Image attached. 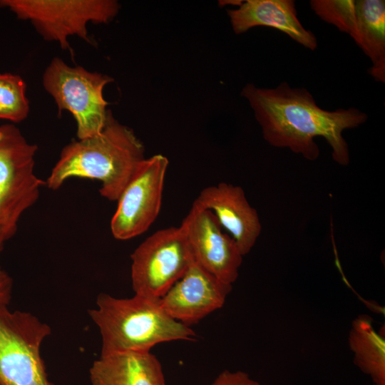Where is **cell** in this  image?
Returning <instances> with one entry per match:
<instances>
[{
  "label": "cell",
  "instance_id": "1",
  "mask_svg": "<svg viewBox=\"0 0 385 385\" xmlns=\"http://www.w3.org/2000/svg\"><path fill=\"white\" fill-rule=\"evenodd\" d=\"M241 95L253 109L270 145L289 148L309 160L318 158L319 148L314 139L322 137L332 148L333 160L341 165H349V148L343 132L359 127L368 118L355 108L324 110L306 88H292L287 82L274 88L248 83Z\"/></svg>",
  "mask_w": 385,
  "mask_h": 385
},
{
  "label": "cell",
  "instance_id": "2",
  "mask_svg": "<svg viewBox=\"0 0 385 385\" xmlns=\"http://www.w3.org/2000/svg\"><path fill=\"white\" fill-rule=\"evenodd\" d=\"M145 159L141 141L108 111L98 134L73 140L62 149L46 185L58 190L71 178L96 180L101 183L100 194L117 201Z\"/></svg>",
  "mask_w": 385,
  "mask_h": 385
},
{
  "label": "cell",
  "instance_id": "3",
  "mask_svg": "<svg viewBox=\"0 0 385 385\" xmlns=\"http://www.w3.org/2000/svg\"><path fill=\"white\" fill-rule=\"evenodd\" d=\"M88 314L101 337V354L147 352L160 343L197 339L193 329L168 315L159 300L138 294L118 298L101 293Z\"/></svg>",
  "mask_w": 385,
  "mask_h": 385
},
{
  "label": "cell",
  "instance_id": "4",
  "mask_svg": "<svg viewBox=\"0 0 385 385\" xmlns=\"http://www.w3.org/2000/svg\"><path fill=\"white\" fill-rule=\"evenodd\" d=\"M113 81L107 75L89 71L82 66H70L57 57L46 68L42 80L59 114L66 110L74 118L77 139L96 135L104 128L108 111L103 91Z\"/></svg>",
  "mask_w": 385,
  "mask_h": 385
},
{
  "label": "cell",
  "instance_id": "5",
  "mask_svg": "<svg viewBox=\"0 0 385 385\" xmlns=\"http://www.w3.org/2000/svg\"><path fill=\"white\" fill-rule=\"evenodd\" d=\"M51 332L33 314L0 307V385H53L41 355Z\"/></svg>",
  "mask_w": 385,
  "mask_h": 385
},
{
  "label": "cell",
  "instance_id": "6",
  "mask_svg": "<svg viewBox=\"0 0 385 385\" xmlns=\"http://www.w3.org/2000/svg\"><path fill=\"white\" fill-rule=\"evenodd\" d=\"M0 7L8 8L19 19L31 21L45 40L55 41L71 53L69 36L76 35L91 43L88 22L108 23L120 8L112 0H0Z\"/></svg>",
  "mask_w": 385,
  "mask_h": 385
},
{
  "label": "cell",
  "instance_id": "7",
  "mask_svg": "<svg viewBox=\"0 0 385 385\" xmlns=\"http://www.w3.org/2000/svg\"><path fill=\"white\" fill-rule=\"evenodd\" d=\"M37 149L14 124L0 125V227L16 231L46 185L34 172Z\"/></svg>",
  "mask_w": 385,
  "mask_h": 385
},
{
  "label": "cell",
  "instance_id": "8",
  "mask_svg": "<svg viewBox=\"0 0 385 385\" xmlns=\"http://www.w3.org/2000/svg\"><path fill=\"white\" fill-rule=\"evenodd\" d=\"M135 294L160 300L188 269L193 256L183 227L156 231L130 255Z\"/></svg>",
  "mask_w": 385,
  "mask_h": 385
},
{
  "label": "cell",
  "instance_id": "9",
  "mask_svg": "<svg viewBox=\"0 0 385 385\" xmlns=\"http://www.w3.org/2000/svg\"><path fill=\"white\" fill-rule=\"evenodd\" d=\"M168 158L160 154L142 162L118 199L111 220V231L118 240L143 234L159 215Z\"/></svg>",
  "mask_w": 385,
  "mask_h": 385
},
{
  "label": "cell",
  "instance_id": "10",
  "mask_svg": "<svg viewBox=\"0 0 385 385\" xmlns=\"http://www.w3.org/2000/svg\"><path fill=\"white\" fill-rule=\"evenodd\" d=\"M180 226L194 260L218 279L232 285L243 256L233 238L222 231L215 215L194 201Z\"/></svg>",
  "mask_w": 385,
  "mask_h": 385
},
{
  "label": "cell",
  "instance_id": "11",
  "mask_svg": "<svg viewBox=\"0 0 385 385\" xmlns=\"http://www.w3.org/2000/svg\"><path fill=\"white\" fill-rule=\"evenodd\" d=\"M232 289L202 267L193 258L188 269L160 299L175 320L190 327L222 308Z\"/></svg>",
  "mask_w": 385,
  "mask_h": 385
},
{
  "label": "cell",
  "instance_id": "12",
  "mask_svg": "<svg viewBox=\"0 0 385 385\" xmlns=\"http://www.w3.org/2000/svg\"><path fill=\"white\" fill-rule=\"evenodd\" d=\"M195 201L215 215L243 257L251 251L262 225L257 210L250 205L241 187L227 183L207 186Z\"/></svg>",
  "mask_w": 385,
  "mask_h": 385
},
{
  "label": "cell",
  "instance_id": "13",
  "mask_svg": "<svg viewBox=\"0 0 385 385\" xmlns=\"http://www.w3.org/2000/svg\"><path fill=\"white\" fill-rule=\"evenodd\" d=\"M227 14L237 34L255 26H268L284 33L312 51L317 47L315 35L299 21L293 0H247L238 9L228 10Z\"/></svg>",
  "mask_w": 385,
  "mask_h": 385
},
{
  "label": "cell",
  "instance_id": "14",
  "mask_svg": "<svg viewBox=\"0 0 385 385\" xmlns=\"http://www.w3.org/2000/svg\"><path fill=\"white\" fill-rule=\"evenodd\" d=\"M89 376L91 385H166L162 365L150 351L101 354Z\"/></svg>",
  "mask_w": 385,
  "mask_h": 385
},
{
  "label": "cell",
  "instance_id": "15",
  "mask_svg": "<svg viewBox=\"0 0 385 385\" xmlns=\"http://www.w3.org/2000/svg\"><path fill=\"white\" fill-rule=\"evenodd\" d=\"M356 23L351 36L371 59L369 73L377 81L385 82V1H355Z\"/></svg>",
  "mask_w": 385,
  "mask_h": 385
},
{
  "label": "cell",
  "instance_id": "16",
  "mask_svg": "<svg viewBox=\"0 0 385 385\" xmlns=\"http://www.w3.org/2000/svg\"><path fill=\"white\" fill-rule=\"evenodd\" d=\"M371 318L360 315L351 324L349 346L354 364L371 380L372 385H385V341L374 329Z\"/></svg>",
  "mask_w": 385,
  "mask_h": 385
},
{
  "label": "cell",
  "instance_id": "17",
  "mask_svg": "<svg viewBox=\"0 0 385 385\" xmlns=\"http://www.w3.org/2000/svg\"><path fill=\"white\" fill-rule=\"evenodd\" d=\"M26 90V84L21 76L0 73V119L18 123L27 118L29 102Z\"/></svg>",
  "mask_w": 385,
  "mask_h": 385
},
{
  "label": "cell",
  "instance_id": "18",
  "mask_svg": "<svg viewBox=\"0 0 385 385\" xmlns=\"http://www.w3.org/2000/svg\"><path fill=\"white\" fill-rule=\"evenodd\" d=\"M310 5L321 19L351 36L356 23L355 1L312 0Z\"/></svg>",
  "mask_w": 385,
  "mask_h": 385
},
{
  "label": "cell",
  "instance_id": "19",
  "mask_svg": "<svg viewBox=\"0 0 385 385\" xmlns=\"http://www.w3.org/2000/svg\"><path fill=\"white\" fill-rule=\"evenodd\" d=\"M16 231L5 227H0V256L5 243L12 237ZM13 279L0 264V307L9 306L12 297Z\"/></svg>",
  "mask_w": 385,
  "mask_h": 385
},
{
  "label": "cell",
  "instance_id": "20",
  "mask_svg": "<svg viewBox=\"0 0 385 385\" xmlns=\"http://www.w3.org/2000/svg\"><path fill=\"white\" fill-rule=\"evenodd\" d=\"M208 385H262L247 373L237 370H224Z\"/></svg>",
  "mask_w": 385,
  "mask_h": 385
}]
</instances>
